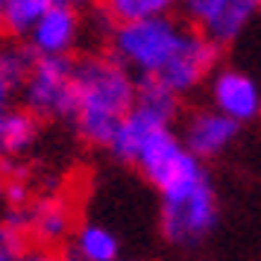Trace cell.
Wrapping results in <instances>:
<instances>
[{"instance_id":"1","label":"cell","mask_w":261,"mask_h":261,"mask_svg":"<svg viewBox=\"0 0 261 261\" xmlns=\"http://www.w3.org/2000/svg\"><path fill=\"white\" fill-rule=\"evenodd\" d=\"M138 94V76L126 71L109 50L76 56V112L73 129L88 147L106 150L120 120L129 115Z\"/></svg>"},{"instance_id":"2","label":"cell","mask_w":261,"mask_h":261,"mask_svg":"<svg viewBox=\"0 0 261 261\" xmlns=\"http://www.w3.org/2000/svg\"><path fill=\"white\" fill-rule=\"evenodd\" d=\"M188 33H191V24L185 18H176V15L109 24L106 50L126 71L135 73L138 80L159 76L173 62V56L182 50Z\"/></svg>"},{"instance_id":"3","label":"cell","mask_w":261,"mask_h":261,"mask_svg":"<svg viewBox=\"0 0 261 261\" xmlns=\"http://www.w3.org/2000/svg\"><path fill=\"white\" fill-rule=\"evenodd\" d=\"M159 229L167 244L182 249L200 247L205 238L217 229L220 202L212 185L208 170L182 179L170 188L159 191Z\"/></svg>"},{"instance_id":"4","label":"cell","mask_w":261,"mask_h":261,"mask_svg":"<svg viewBox=\"0 0 261 261\" xmlns=\"http://www.w3.org/2000/svg\"><path fill=\"white\" fill-rule=\"evenodd\" d=\"M21 106L41 120H73L76 56H36L21 88Z\"/></svg>"},{"instance_id":"5","label":"cell","mask_w":261,"mask_h":261,"mask_svg":"<svg viewBox=\"0 0 261 261\" xmlns=\"http://www.w3.org/2000/svg\"><path fill=\"white\" fill-rule=\"evenodd\" d=\"M179 12L214 44H232L261 12V0H179Z\"/></svg>"},{"instance_id":"6","label":"cell","mask_w":261,"mask_h":261,"mask_svg":"<svg viewBox=\"0 0 261 261\" xmlns=\"http://www.w3.org/2000/svg\"><path fill=\"white\" fill-rule=\"evenodd\" d=\"M135 167L141 170V176L155 191H165L170 185L182 182V179L205 170V162H200L197 155L191 153L188 147L182 144V138L173 132V126H170V129L155 132L153 138L144 144Z\"/></svg>"},{"instance_id":"7","label":"cell","mask_w":261,"mask_h":261,"mask_svg":"<svg viewBox=\"0 0 261 261\" xmlns=\"http://www.w3.org/2000/svg\"><path fill=\"white\" fill-rule=\"evenodd\" d=\"M21 223L30 244L38 247H65L76 229V202L68 191H44L21 212Z\"/></svg>"},{"instance_id":"8","label":"cell","mask_w":261,"mask_h":261,"mask_svg":"<svg viewBox=\"0 0 261 261\" xmlns=\"http://www.w3.org/2000/svg\"><path fill=\"white\" fill-rule=\"evenodd\" d=\"M220 56H223V47L214 44L208 36H202L200 30L191 27L182 50L173 56V62L155 80H162L170 91L185 97L191 91H197L202 83H208V76L220 68Z\"/></svg>"},{"instance_id":"9","label":"cell","mask_w":261,"mask_h":261,"mask_svg":"<svg viewBox=\"0 0 261 261\" xmlns=\"http://www.w3.org/2000/svg\"><path fill=\"white\" fill-rule=\"evenodd\" d=\"M83 41V9L53 3L24 38L33 56H73Z\"/></svg>"},{"instance_id":"10","label":"cell","mask_w":261,"mask_h":261,"mask_svg":"<svg viewBox=\"0 0 261 261\" xmlns=\"http://www.w3.org/2000/svg\"><path fill=\"white\" fill-rule=\"evenodd\" d=\"M208 100L241 126L261 118V85L238 68H217L208 76Z\"/></svg>"},{"instance_id":"11","label":"cell","mask_w":261,"mask_h":261,"mask_svg":"<svg viewBox=\"0 0 261 261\" xmlns=\"http://www.w3.org/2000/svg\"><path fill=\"white\" fill-rule=\"evenodd\" d=\"M238 135H241V123L232 118H226L223 112H217L214 106L194 109L188 118L182 120V132H179L182 144L200 162L217 159L223 150H229L235 144Z\"/></svg>"},{"instance_id":"12","label":"cell","mask_w":261,"mask_h":261,"mask_svg":"<svg viewBox=\"0 0 261 261\" xmlns=\"http://www.w3.org/2000/svg\"><path fill=\"white\" fill-rule=\"evenodd\" d=\"M170 126H173V120H167L165 115H159L153 109L135 103V106L129 109V115L120 120L118 132H115V138H112V144H109L106 150L115 162H123V165L135 167V162H138V155H141V150H144V144L150 141L155 132L170 129Z\"/></svg>"},{"instance_id":"13","label":"cell","mask_w":261,"mask_h":261,"mask_svg":"<svg viewBox=\"0 0 261 261\" xmlns=\"http://www.w3.org/2000/svg\"><path fill=\"white\" fill-rule=\"evenodd\" d=\"M33 53L24 41H3L0 44V118H6L21 103L27 71L33 65Z\"/></svg>"},{"instance_id":"14","label":"cell","mask_w":261,"mask_h":261,"mask_svg":"<svg viewBox=\"0 0 261 261\" xmlns=\"http://www.w3.org/2000/svg\"><path fill=\"white\" fill-rule=\"evenodd\" d=\"M65 255L71 261H118L120 258V241L118 235L103 223H80L73 235L65 244Z\"/></svg>"},{"instance_id":"15","label":"cell","mask_w":261,"mask_h":261,"mask_svg":"<svg viewBox=\"0 0 261 261\" xmlns=\"http://www.w3.org/2000/svg\"><path fill=\"white\" fill-rule=\"evenodd\" d=\"M41 123L44 120L18 103L6 118H0V153L9 162L24 159L41 138Z\"/></svg>"},{"instance_id":"16","label":"cell","mask_w":261,"mask_h":261,"mask_svg":"<svg viewBox=\"0 0 261 261\" xmlns=\"http://www.w3.org/2000/svg\"><path fill=\"white\" fill-rule=\"evenodd\" d=\"M50 6L53 0H0V36L9 41H24Z\"/></svg>"},{"instance_id":"17","label":"cell","mask_w":261,"mask_h":261,"mask_svg":"<svg viewBox=\"0 0 261 261\" xmlns=\"http://www.w3.org/2000/svg\"><path fill=\"white\" fill-rule=\"evenodd\" d=\"M179 9V0H100V15L109 24H126L144 18H162Z\"/></svg>"},{"instance_id":"18","label":"cell","mask_w":261,"mask_h":261,"mask_svg":"<svg viewBox=\"0 0 261 261\" xmlns=\"http://www.w3.org/2000/svg\"><path fill=\"white\" fill-rule=\"evenodd\" d=\"M135 103L153 109L159 115H165L167 120H176L179 118V106H182V97L176 91H170L162 80L155 76H144L138 80V94H135Z\"/></svg>"},{"instance_id":"19","label":"cell","mask_w":261,"mask_h":261,"mask_svg":"<svg viewBox=\"0 0 261 261\" xmlns=\"http://www.w3.org/2000/svg\"><path fill=\"white\" fill-rule=\"evenodd\" d=\"M30 238L21 223V212L0 214V261H21L24 258Z\"/></svg>"},{"instance_id":"20","label":"cell","mask_w":261,"mask_h":261,"mask_svg":"<svg viewBox=\"0 0 261 261\" xmlns=\"http://www.w3.org/2000/svg\"><path fill=\"white\" fill-rule=\"evenodd\" d=\"M33 182L27 176L24 167H15L12 162V170H9V179H6V188H3V208L6 212H24L27 205L33 202Z\"/></svg>"},{"instance_id":"21","label":"cell","mask_w":261,"mask_h":261,"mask_svg":"<svg viewBox=\"0 0 261 261\" xmlns=\"http://www.w3.org/2000/svg\"><path fill=\"white\" fill-rule=\"evenodd\" d=\"M21 261H71V258L65 255L62 247H38V244H30Z\"/></svg>"},{"instance_id":"22","label":"cell","mask_w":261,"mask_h":261,"mask_svg":"<svg viewBox=\"0 0 261 261\" xmlns=\"http://www.w3.org/2000/svg\"><path fill=\"white\" fill-rule=\"evenodd\" d=\"M9 170H12V162L0 153V200H3V188H6V179H9Z\"/></svg>"},{"instance_id":"23","label":"cell","mask_w":261,"mask_h":261,"mask_svg":"<svg viewBox=\"0 0 261 261\" xmlns=\"http://www.w3.org/2000/svg\"><path fill=\"white\" fill-rule=\"evenodd\" d=\"M53 3H65V6H76V9H85V6H94L100 0H53Z\"/></svg>"},{"instance_id":"24","label":"cell","mask_w":261,"mask_h":261,"mask_svg":"<svg viewBox=\"0 0 261 261\" xmlns=\"http://www.w3.org/2000/svg\"><path fill=\"white\" fill-rule=\"evenodd\" d=\"M3 41H6V38H3V36H0V44H3Z\"/></svg>"},{"instance_id":"25","label":"cell","mask_w":261,"mask_h":261,"mask_svg":"<svg viewBox=\"0 0 261 261\" xmlns=\"http://www.w3.org/2000/svg\"><path fill=\"white\" fill-rule=\"evenodd\" d=\"M118 261H129V258H118Z\"/></svg>"}]
</instances>
